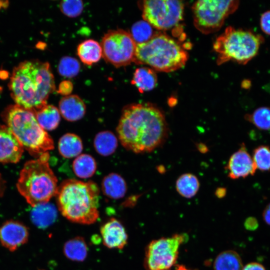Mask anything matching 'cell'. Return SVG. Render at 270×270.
I'll use <instances>...</instances> for the list:
<instances>
[{
  "label": "cell",
  "mask_w": 270,
  "mask_h": 270,
  "mask_svg": "<svg viewBox=\"0 0 270 270\" xmlns=\"http://www.w3.org/2000/svg\"><path fill=\"white\" fill-rule=\"evenodd\" d=\"M2 116L24 148L40 156L54 149L51 136L38 124L34 112L18 104L8 106Z\"/></svg>",
  "instance_id": "cell-5"
},
{
  "label": "cell",
  "mask_w": 270,
  "mask_h": 270,
  "mask_svg": "<svg viewBox=\"0 0 270 270\" xmlns=\"http://www.w3.org/2000/svg\"><path fill=\"white\" fill-rule=\"evenodd\" d=\"M48 159L47 152L26 162L20 174L17 189L33 208L48 203L57 193L58 180L50 166Z\"/></svg>",
  "instance_id": "cell-4"
},
{
  "label": "cell",
  "mask_w": 270,
  "mask_h": 270,
  "mask_svg": "<svg viewBox=\"0 0 270 270\" xmlns=\"http://www.w3.org/2000/svg\"><path fill=\"white\" fill-rule=\"evenodd\" d=\"M100 46L104 60L116 67L135 62L136 44L130 34L124 30L108 32L103 36Z\"/></svg>",
  "instance_id": "cell-10"
},
{
  "label": "cell",
  "mask_w": 270,
  "mask_h": 270,
  "mask_svg": "<svg viewBox=\"0 0 270 270\" xmlns=\"http://www.w3.org/2000/svg\"><path fill=\"white\" fill-rule=\"evenodd\" d=\"M100 190L94 182L75 179L63 181L56 194L59 210L72 222L89 224L99 216Z\"/></svg>",
  "instance_id": "cell-3"
},
{
  "label": "cell",
  "mask_w": 270,
  "mask_h": 270,
  "mask_svg": "<svg viewBox=\"0 0 270 270\" xmlns=\"http://www.w3.org/2000/svg\"><path fill=\"white\" fill-rule=\"evenodd\" d=\"M252 158L257 169L262 171L270 170V147L258 146L254 150Z\"/></svg>",
  "instance_id": "cell-31"
},
{
  "label": "cell",
  "mask_w": 270,
  "mask_h": 270,
  "mask_svg": "<svg viewBox=\"0 0 270 270\" xmlns=\"http://www.w3.org/2000/svg\"><path fill=\"white\" fill-rule=\"evenodd\" d=\"M59 111L66 120L75 122L82 119L85 115L86 106L78 96L68 95L61 98L59 102Z\"/></svg>",
  "instance_id": "cell-16"
},
{
  "label": "cell",
  "mask_w": 270,
  "mask_h": 270,
  "mask_svg": "<svg viewBox=\"0 0 270 270\" xmlns=\"http://www.w3.org/2000/svg\"><path fill=\"white\" fill-rule=\"evenodd\" d=\"M88 252L86 243L80 236H76L68 240L64 246V256L74 261L84 260L87 256Z\"/></svg>",
  "instance_id": "cell-24"
},
{
  "label": "cell",
  "mask_w": 270,
  "mask_h": 270,
  "mask_svg": "<svg viewBox=\"0 0 270 270\" xmlns=\"http://www.w3.org/2000/svg\"><path fill=\"white\" fill-rule=\"evenodd\" d=\"M188 238L186 233H180L152 240L146 248L144 268L170 270L177 261L180 246L188 241Z\"/></svg>",
  "instance_id": "cell-9"
},
{
  "label": "cell",
  "mask_w": 270,
  "mask_h": 270,
  "mask_svg": "<svg viewBox=\"0 0 270 270\" xmlns=\"http://www.w3.org/2000/svg\"><path fill=\"white\" fill-rule=\"evenodd\" d=\"M152 26L144 20L135 22L132 26L130 34L136 44L148 41L156 34Z\"/></svg>",
  "instance_id": "cell-29"
},
{
  "label": "cell",
  "mask_w": 270,
  "mask_h": 270,
  "mask_svg": "<svg viewBox=\"0 0 270 270\" xmlns=\"http://www.w3.org/2000/svg\"><path fill=\"white\" fill-rule=\"evenodd\" d=\"M184 4L176 0H144L142 18L152 26L167 30L177 25L182 19Z\"/></svg>",
  "instance_id": "cell-11"
},
{
  "label": "cell",
  "mask_w": 270,
  "mask_h": 270,
  "mask_svg": "<svg viewBox=\"0 0 270 270\" xmlns=\"http://www.w3.org/2000/svg\"><path fill=\"white\" fill-rule=\"evenodd\" d=\"M157 81V76L153 69L142 67L136 70L132 84L135 86L140 92H144L154 88Z\"/></svg>",
  "instance_id": "cell-23"
},
{
  "label": "cell",
  "mask_w": 270,
  "mask_h": 270,
  "mask_svg": "<svg viewBox=\"0 0 270 270\" xmlns=\"http://www.w3.org/2000/svg\"><path fill=\"white\" fill-rule=\"evenodd\" d=\"M214 268V270H242L243 266L240 255L235 251L228 250L218 255Z\"/></svg>",
  "instance_id": "cell-27"
},
{
  "label": "cell",
  "mask_w": 270,
  "mask_h": 270,
  "mask_svg": "<svg viewBox=\"0 0 270 270\" xmlns=\"http://www.w3.org/2000/svg\"><path fill=\"white\" fill-rule=\"evenodd\" d=\"M24 149L10 128L6 125L0 124V162H18Z\"/></svg>",
  "instance_id": "cell-14"
},
{
  "label": "cell",
  "mask_w": 270,
  "mask_h": 270,
  "mask_svg": "<svg viewBox=\"0 0 270 270\" xmlns=\"http://www.w3.org/2000/svg\"><path fill=\"white\" fill-rule=\"evenodd\" d=\"M96 168L94 158L88 154H80L72 162L73 171L76 176L80 178L92 177L96 172Z\"/></svg>",
  "instance_id": "cell-25"
},
{
  "label": "cell",
  "mask_w": 270,
  "mask_h": 270,
  "mask_svg": "<svg viewBox=\"0 0 270 270\" xmlns=\"http://www.w3.org/2000/svg\"><path fill=\"white\" fill-rule=\"evenodd\" d=\"M242 270H266V269L262 264L256 262H252L243 266Z\"/></svg>",
  "instance_id": "cell-35"
},
{
  "label": "cell",
  "mask_w": 270,
  "mask_h": 270,
  "mask_svg": "<svg viewBox=\"0 0 270 270\" xmlns=\"http://www.w3.org/2000/svg\"><path fill=\"white\" fill-rule=\"evenodd\" d=\"M80 65L79 62L74 58L66 56L62 57L58 64V72L66 78H72L79 72Z\"/></svg>",
  "instance_id": "cell-30"
},
{
  "label": "cell",
  "mask_w": 270,
  "mask_h": 270,
  "mask_svg": "<svg viewBox=\"0 0 270 270\" xmlns=\"http://www.w3.org/2000/svg\"><path fill=\"white\" fill-rule=\"evenodd\" d=\"M116 132L126 149L141 154L151 152L164 144L168 128L163 112L156 106L146 102L124 106Z\"/></svg>",
  "instance_id": "cell-1"
},
{
  "label": "cell",
  "mask_w": 270,
  "mask_h": 270,
  "mask_svg": "<svg viewBox=\"0 0 270 270\" xmlns=\"http://www.w3.org/2000/svg\"><path fill=\"white\" fill-rule=\"evenodd\" d=\"M72 90V84L69 81H64L59 86L58 92L66 96L70 93Z\"/></svg>",
  "instance_id": "cell-34"
},
{
  "label": "cell",
  "mask_w": 270,
  "mask_h": 270,
  "mask_svg": "<svg viewBox=\"0 0 270 270\" xmlns=\"http://www.w3.org/2000/svg\"><path fill=\"white\" fill-rule=\"evenodd\" d=\"M258 226V223L256 218L252 217H250L247 218L244 222L246 228L249 230H254Z\"/></svg>",
  "instance_id": "cell-36"
},
{
  "label": "cell",
  "mask_w": 270,
  "mask_h": 270,
  "mask_svg": "<svg viewBox=\"0 0 270 270\" xmlns=\"http://www.w3.org/2000/svg\"><path fill=\"white\" fill-rule=\"evenodd\" d=\"M60 154L64 158H70L80 154L83 150L81 138L73 133H66L60 138L58 142Z\"/></svg>",
  "instance_id": "cell-19"
},
{
  "label": "cell",
  "mask_w": 270,
  "mask_h": 270,
  "mask_svg": "<svg viewBox=\"0 0 270 270\" xmlns=\"http://www.w3.org/2000/svg\"><path fill=\"white\" fill-rule=\"evenodd\" d=\"M216 192V196L219 198H222L225 196L226 190L224 188H220L217 189Z\"/></svg>",
  "instance_id": "cell-38"
},
{
  "label": "cell",
  "mask_w": 270,
  "mask_h": 270,
  "mask_svg": "<svg viewBox=\"0 0 270 270\" xmlns=\"http://www.w3.org/2000/svg\"><path fill=\"white\" fill-rule=\"evenodd\" d=\"M32 222L40 228H46L54 222L57 217L56 207L51 204L38 205L32 210Z\"/></svg>",
  "instance_id": "cell-20"
},
{
  "label": "cell",
  "mask_w": 270,
  "mask_h": 270,
  "mask_svg": "<svg viewBox=\"0 0 270 270\" xmlns=\"http://www.w3.org/2000/svg\"><path fill=\"white\" fill-rule=\"evenodd\" d=\"M118 146L116 135L109 130L98 132L94 140V146L96 151L100 156H108L113 154Z\"/></svg>",
  "instance_id": "cell-22"
},
{
  "label": "cell",
  "mask_w": 270,
  "mask_h": 270,
  "mask_svg": "<svg viewBox=\"0 0 270 270\" xmlns=\"http://www.w3.org/2000/svg\"><path fill=\"white\" fill-rule=\"evenodd\" d=\"M8 5V1H2V0H0V8L2 7L7 8Z\"/></svg>",
  "instance_id": "cell-40"
},
{
  "label": "cell",
  "mask_w": 270,
  "mask_h": 270,
  "mask_svg": "<svg viewBox=\"0 0 270 270\" xmlns=\"http://www.w3.org/2000/svg\"><path fill=\"white\" fill-rule=\"evenodd\" d=\"M200 182L198 178L191 173H185L176 180V192L182 196L190 198L196 195L200 188Z\"/></svg>",
  "instance_id": "cell-26"
},
{
  "label": "cell",
  "mask_w": 270,
  "mask_h": 270,
  "mask_svg": "<svg viewBox=\"0 0 270 270\" xmlns=\"http://www.w3.org/2000/svg\"><path fill=\"white\" fill-rule=\"evenodd\" d=\"M188 52L170 36L156 33L148 41L136 44L135 63L146 64L154 70L170 72L183 67Z\"/></svg>",
  "instance_id": "cell-6"
},
{
  "label": "cell",
  "mask_w": 270,
  "mask_h": 270,
  "mask_svg": "<svg viewBox=\"0 0 270 270\" xmlns=\"http://www.w3.org/2000/svg\"><path fill=\"white\" fill-rule=\"evenodd\" d=\"M61 12L66 16L74 18L80 16L84 9V4L80 0L62 1L60 4Z\"/></svg>",
  "instance_id": "cell-32"
},
{
  "label": "cell",
  "mask_w": 270,
  "mask_h": 270,
  "mask_svg": "<svg viewBox=\"0 0 270 270\" xmlns=\"http://www.w3.org/2000/svg\"><path fill=\"white\" fill-rule=\"evenodd\" d=\"M176 270H191L187 268L184 265H178L176 268Z\"/></svg>",
  "instance_id": "cell-39"
},
{
  "label": "cell",
  "mask_w": 270,
  "mask_h": 270,
  "mask_svg": "<svg viewBox=\"0 0 270 270\" xmlns=\"http://www.w3.org/2000/svg\"><path fill=\"white\" fill-rule=\"evenodd\" d=\"M260 26L263 32L270 35V10L262 14L260 18Z\"/></svg>",
  "instance_id": "cell-33"
},
{
  "label": "cell",
  "mask_w": 270,
  "mask_h": 270,
  "mask_svg": "<svg viewBox=\"0 0 270 270\" xmlns=\"http://www.w3.org/2000/svg\"><path fill=\"white\" fill-rule=\"evenodd\" d=\"M40 126L45 130H52L58 126L60 114L58 109L51 104H46L34 112Z\"/></svg>",
  "instance_id": "cell-18"
},
{
  "label": "cell",
  "mask_w": 270,
  "mask_h": 270,
  "mask_svg": "<svg viewBox=\"0 0 270 270\" xmlns=\"http://www.w3.org/2000/svg\"><path fill=\"white\" fill-rule=\"evenodd\" d=\"M246 120L260 130L270 129V107L262 106L244 116Z\"/></svg>",
  "instance_id": "cell-28"
},
{
  "label": "cell",
  "mask_w": 270,
  "mask_h": 270,
  "mask_svg": "<svg viewBox=\"0 0 270 270\" xmlns=\"http://www.w3.org/2000/svg\"><path fill=\"white\" fill-rule=\"evenodd\" d=\"M28 238L27 227L20 222L8 220L0 227V242L11 252L26 243Z\"/></svg>",
  "instance_id": "cell-13"
},
{
  "label": "cell",
  "mask_w": 270,
  "mask_h": 270,
  "mask_svg": "<svg viewBox=\"0 0 270 270\" xmlns=\"http://www.w3.org/2000/svg\"><path fill=\"white\" fill-rule=\"evenodd\" d=\"M226 169L228 172V176L233 180L254 175L257 170L244 144L230 156Z\"/></svg>",
  "instance_id": "cell-12"
},
{
  "label": "cell",
  "mask_w": 270,
  "mask_h": 270,
  "mask_svg": "<svg viewBox=\"0 0 270 270\" xmlns=\"http://www.w3.org/2000/svg\"><path fill=\"white\" fill-rule=\"evenodd\" d=\"M264 41L262 36L251 31L227 27L214 43V49L218 54L217 64L232 60L245 64L256 56Z\"/></svg>",
  "instance_id": "cell-7"
},
{
  "label": "cell",
  "mask_w": 270,
  "mask_h": 270,
  "mask_svg": "<svg viewBox=\"0 0 270 270\" xmlns=\"http://www.w3.org/2000/svg\"><path fill=\"white\" fill-rule=\"evenodd\" d=\"M103 244L110 248L122 249L126 244L128 234L122 224L111 218L100 228Z\"/></svg>",
  "instance_id": "cell-15"
},
{
  "label": "cell",
  "mask_w": 270,
  "mask_h": 270,
  "mask_svg": "<svg viewBox=\"0 0 270 270\" xmlns=\"http://www.w3.org/2000/svg\"><path fill=\"white\" fill-rule=\"evenodd\" d=\"M262 217L265 222L270 226V204L264 208L262 213Z\"/></svg>",
  "instance_id": "cell-37"
},
{
  "label": "cell",
  "mask_w": 270,
  "mask_h": 270,
  "mask_svg": "<svg viewBox=\"0 0 270 270\" xmlns=\"http://www.w3.org/2000/svg\"><path fill=\"white\" fill-rule=\"evenodd\" d=\"M8 86L16 104L36 111L47 104L55 90L50 64L38 60L21 62L14 68Z\"/></svg>",
  "instance_id": "cell-2"
},
{
  "label": "cell",
  "mask_w": 270,
  "mask_h": 270,
  "mask_svg": "<svg viewBox=\"0 0 270 270\" xmlns=\"http://www.w3.org/2000/svg\"><path fill=\"white\" fill-rule=\"evenodd\" d=\"M77 54L85 64L90 66L98 62L102 56L100 44L94 40H87L77 48Z\"/></svg>",
  "instance_id": "cell-21"
},
{
  "label": "cell",
  "mask_w": 270,
  "mask_h": 270,
  "mask_svg": "<svg viewBox=\"0 0 270 270\" xmlns=\"http://www.w3.org/2000/svg\"><path fill=\"white\" fill-rule=\"evenodd\" d=\"M102 190L106 196L110 198L120 199L124 197L126 192V183L120 175L112 172L102 179Z\"/></svg>",
  "instance_id": "cell-17"
},
{
  "label": "cell",
  "mask_w": 270,
  "mask_h": 270,
  "mask_svg": "<svg viewBox=\"0 0 270 270\" xmlns=\"http://www.w3.org/2000/svg\"><path fill=\"white\" fill-rule=\"evenodd\" d=\"M239 1L198 0L193 4L194 23L196 28L204 34L218 30L226 18L238 8Z\"/></svg>",
  "instance_id": "cell-8"
}]
</instances>
